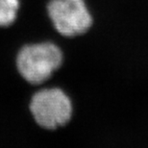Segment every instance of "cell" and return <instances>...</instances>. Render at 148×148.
I'll list each match as a JSON object with an SVG mask.
<instances>
[{
	"mask_svg": "<svg viewBox=\"0 0 148 148\" xmlns=\"http://www.w3.org/2000/svg\"><path fill=\"white\" fill-rule=\"evenodd\" d=\"M64 53L52 40L25 43L16 53V66L21 78L32 87H42L60 69Z\"/></svg>",
	"mask_w": 148,
	"mask_h": 148,
	"instance_id": "6da1fadb",
	"label": "cell"
},
{
	"mask_svg": "<svg viewBox=\"0 0 148 148\" xmlns=\"http://www.w3.org/2000/svg\"><path fill=\"white\" fill-rule=\"evenodd\" d=\"M29 110L38 127L45 131H56L71 120L73 104L63 88L42 86L32 94Z\"/></svg>",
	"mask_w": 148,
	"mask_h": 148,
	"instance_id": "7a4b0ae2",
	"label": "cell"
},
{
	"mask_svg": "<svg viewBox=\"0 0 148 148\" xmlns=\"http://www.w3.org/2000/svg\"><path fill=\"white\" fill-rule=\"evenodd\" d=\"M47 16L64 38L81 37L93 25V16L86 0H48Z\"/></svg>",
	"mask_w": 148,
	"mask_h": 148,
	"instance_id": "3957f363",
	"label": "cell"
},
{
	"mask_svg": "<svg viewBox=\"0 0 148 148\" xmlns=\"http://www.w3.org/2000/svg\"><path fill=\"white\" fill-rule=\"evenodd\" d=\"M48 0H20L19 16L22 18L35 20L45 16Z\"/></svg>",
	"mask_w": 148,
	"mask_h": 148,
	"instance_id": "277c9868",
	"label": "cell"
},
{
	"mask_svg": "<svg viewBox=\"0 0 148 148\" xmlns=\"http://www.w3.org/2000/svg\"><path fill=\"white\" fill-rule=\"evenodd\" d=\"M20 0H0V28L13 25L17 18Z\"/></svg>",
	"mask_w": 148,
	"mask_h": 148,
	"instance_id": "5b68a950",
	"label": "cell"
}]
</instances>
